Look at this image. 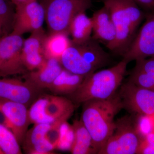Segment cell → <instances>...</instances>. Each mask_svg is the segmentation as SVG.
<instances>
[{
  "label": "cell",
  "mask_w": 154,
  "mask_h": 154,
  "mask_svg": "<svg viewBox=\"0 0 154 154\" xmlns=\"http://www.w3.org/2000/svg\"><path fill=\"white\" fill-rule=\"evenodd\" d=\"M0 154H22L20 144L11 130L0 123Z\"/></svg>",
  "instance_id": "cell-23"
},
{
  "label": "cell",
  "mask_w": 154,
  "mask_h": 154,
  "mask_svg": "<svg viewBox=\"0 0 154 154\" xmlns=\"http://www.w3.org/2000/svg\"><path fill=\"white\" fill-rule=\"evenodd\" d=\"M0 113L4 117V124L14 133L19 144H22L30 123L27 106L0 98Z\"/></svg>",
  "instance_id": "cell-10"
},
{
  "label": "cell",
  "mask_w": 154,
  "mask_h": 154,
  "mask_svg": "<svg viewBox=\"0 0 154 154\" xmlns=\"http://www.w3.org/2000/svg\"><path fill=\"white\" fill-rule=\"evenodd\" d=\"M43 5L50 33L68 32L72 20L79 13L90 9L92 0H45Z\"/></svg>",
  "instance_id": "cell-5"
},
{
  "label": "cell",
  "mask_w": 154,
  "mask_h": 154,
  "mask_svg": "<svg viewBox=\"0 0 154 154\" xmlns=\"http://www.w3.org/2000/svg\"><path fill=\"white\" fill-rule=\"evenodd\" d=\"M21 57L23 65L30 71L37 69L46 60L44 54L40 53L22 54Z\"/></svg>",
  "instance_id": "cell-27"
},
{
  "label": "cell",
  "mask_w": 154,
  "mask_h": 154,
  "mask_svg": "<svg viewBox=\"0 0 154 154\" xmlns=\"http://www.w3.org/2000/svg\"><path fill=\"white\" fill-rule=\"evenodd\" d=\"M63 69L59 60L54 59H46L40 67L30 71L27 75L26 79L40 90L49 89Z\"/></svg>",
  "instance_id": "cell-14"
},
{
  "label": "cell",
  "mask_w": 154,
  "mask_h": 154,
  "mask_svg": "<svg viewBox=\"0 0 154 154\" xmlns=\"http://www.w3.org/2000/svg\"><path fill=\"white\" fill-rule=\"evenodd\" d=\"M83 104L80 119L91 134L97 154L114 131V118L123 105L118 92L108 99L90 100Z\"/></svg>",
  "instance_id": "cell-1"
},
{
  "label": "cell",
  "mask_w": 154,
  "mask_h": 154,
  "mask_svg": "<svg viewBox=\"0 0 154 154\" xmlns=\"http://www.w3.org/2000/svg\"><path fill=\"white\" fill-rule=\"evenodd\" d=\"M74 139V133L72 125L66 122H64L60 127L59 137L55 149L67 150L70 149Z\"/></svg>",
  "instance_id": "cell-26"
},
{
  "label": "cell",
  "mask_w": 154,
  "mask_h": 154,
  "mask_svg": "<svg viewBox=\"0 0 154 154\" xmlns=\"http://www.w3.org/2000/svg\"><path fill=\"white\" fill-rule=\"evenodd\" d=\"M138 6L148 11L149 13L154 12V0H133Z\"/></svg>",
  "instance_id": "cell-30"
},
{
  "label": "cell",
  "mask_w": 154,
  "mask_h": 154,
  "mask_svg": "<svg viewBox=\"0 0 154 154\" xmlns=\"http://www.w3.org/2000/svg\"><path fill=\"white\" fill-rule=\"evenodd\" d=\"M91 19L93 23L92 38L98 42H102L110 49L116 37V30L110 12L103 6L94 12Z\"/></svg>",
  "instance_id": "cell-13"
},
{
  "label": "cell",
  "mask_w": 154,
  "mask_h": 154,
  "mask_svg": "<svg viewBox=\"0 0 154 154\" xmlns=\"http://www.w3.org/2000/svg\"><path fill=\"white\" fill-rule=\"evenodd\" d=\"M135 61L128 82L141 88L154 91V57Z\"/></svg>",
  "instance_id": "cell-15"
},
{
  "label": "cell",
  "mask_w": 154,
  "mask_h": 154,
  "mask_svg": "<svg viewBox=\"0 0 154 154\" xmlns=\"http://www.w3.org/2000/svg\"><path fill=\"white\" fill-rule=\"evenodd\" d=\"M85 77L63 68L48 89L57 95H70L76 91Z\"/></svg>",
  "instance_id": "cell-17"
},
{
  "label": "cell",
  "mask_w": 154,
  "mask_h": 154,
  "mask_svg": "<svg viewBox=\"0 0 154 154\" xmlns=\"http://www.w3.org/2000/svg\"><path fill=\"white\" fill-rule=\"evenodd\" d=\"M153 117L146 115H140L136 122V127L141 137L143 138L154 131Z\"/></svg>",
  "instance_id": "cell-28"
},
{
  "label": "cell",
  "mask_w": 154,
  "mask_h": 154,
  "mask_svg": "<svg viewBox=\"0 0 154 154\" xmlns=\"http://www.w3.org/2000/svg\"><path fill=\"white\" fill-rule=\"evenodd\" d=\"M48 96L38 98L33 102L28 110L30 123L34 125L52 124L55 120L45 113V106L48 101Z\"/></svg>",
  "instance_id": "cell-21"
},
{
  "label": "cell",
  "mask_w": 154,
  "mask_h": 154,
  "mask_svg": "<svg viewBox=\"0 0 154 154\" xmlns=\"http://www.w3.org/2000/svg\"><path fill=\"white\" fill-rule=\"evenodd\" d=\"M0 69H1V63H0Z\"/></svg>",
  "instance_id": "cell-33"
},
{
  "label": "cell",
  "mask_w": 154,
  "mask_h": 154,
  "mask_svg": "<svg viewBox=\"0 0 154 154\" xmlns=\"http://www.w3.org/2000/svg\"><path fill=\"white\" fill-rule=\"evenodd\" d=\"M4 31H3L2 26L0 24V38L3 36H4Z\"/></svg>",
  "instance_id": "cell-32"
},
{
  "label": "cell",
  "mask_w": 154,
  "mask_h": 154,
  "mask_svg": "<svg viewBox=\"0 0 154 154\" xmlns=\"http://www.w3.org/2000/svg\"><path fill=\"white\" fill-rule=\"evenodd\" d=\"M67 32L50 33L46 36L43 45V54L46 59L60 60L63 54L71 45Z\"/></svg>",
  "instance_id": "cell-16"
},
{
  "label": "cell",
  "mask_w": 154,
  "mask_h": 154,
  "mask_svg": "<svg viewBox=\"0 0 154 154\" xmlns=\"http://www.w3.org/2000/svg\"><path fill=\"white\" fill-rule=\"evenodd\" d=\"M102 1L110 12L116 30L115 41L109 50L123 56L132 43L144 14L133 0Z\"/></svg>",
  "instance_id": "cell-2"
},
{
  "label": "cell",
  "mask_w": 154,
  "mask_h": 154,
  "mask_svg": "<svg viewBox=\"0 0 154 154\" xmlns=\"http://www.w3.org/2000/svg\"><path fill=\"white\" fill-rule=\"evenodd\" d=\"M109 60L108 54L91 37L80 44L72 42L60 61L63 67L71 72L87 76L105 66Z\"/></svg>",
  "instance_id": "cell-4"
},
{
  "label": "cell",
  "mask_w": 154,
  "mask_h": 154,
  "mask_svg": "<svg viewBox=\"0 0 154 154\" xmlns=\"http://www.w3.org/2000/svg\"><path fill=\"white\" fill-rule=\"evenodd\" d=\"M142 139L132 118L124 116L116 122L114 131L97 154H137Z\"/></svg>",
  "instance_id": "cell-6"
},
{
  "label": "cell",
  "mask_w": 154,
  "mask_h": 154,
  "mask_svg": "<svg viewBox=\"0 0 154 154\" xmlns=\"http://www.w3.org/2000/svg\"><path fill=\"white\" fill-rule=\"evenodd\" d=\"M41 90L26 79L0 78V98L26 106L34 102Z\"/></svg>",
  "instance_id": "cell-12"
},
{
  "label": "cell",
  "mask_w": 154,
  "mask_h": 154,
  "mask_svg": "<svg viewBox=\"0 0 154 154\" xmlns=\"http://www.w3.org/2000/svg\"><path fill=\"white\" fill-rule=\"evenodd\" d=\"M46 36L43 28L32 32L29 37L24 39L22 54L40 53L43 54V45Z\"/></svg>",
  "instance_id": "cell-24"
},
{
  "label": "cell",
  "mask_w": 154,
  "mask_h": 154,
  "mask_svg": "<svg viewBox=\"0 0 154 154\" xmlns=\"http://www.w3.org/2000/svg\"><path fill=\"white\" fill-rule=\"evenodd\" d=\"M85 12H81L76 15L69 26L68 32L69 34L71 35V40L73 43H83L92 37V19L88 17Z\"/></svg>",
  "instance_id": "cell-19"
},
{
  "label": "cell",
  "mask_w": 154,
  "mask_h": 154,
  "mask_svg": "<svg viewBox=\"0 0 154 154\" xmlns=\"http://www.w3.org/2000/svg\"><path fill=\"white\" fill-rule=\"evenodd\" d=\"M137 154H154V132L142 138Z\"/></svg>",
  "instance_id": "cell-29"
},
{
  "label": "cell",
  "mask_w": 154,
  "mask_h": 154,
  "mask_svg": "<svg viewBox=\"0 0 154 154\" xmlns=\"http://www.w3.org/2000/svg\"></svg>",
  "instance_id": "cell-34"
},
{
  "label": "cell",
  "mask_w": 154,
  "mask_h": 154,
  "mask_svg": "<svg viewBox=\"0 0 154 154\" xmlns=\"http://www.w3.org/2000/svg\"><path fill=\"white\" fill-rule=\"evenodd\" d=\"M118 93L123 108L137 115L154 117V91L128 81L122 85Z\"/></svg>",
  "instance_id": "cell-8"
},
{
  "label": "cell",
  "mask_w": 154,
  "mask_h": 154,
  "mask_svg": "<svg viewBox=\"0 0 154 154\" xmlns=\"http://www.w3.org/2000/svg\"><path fill=\"white\" fill-rule=\"evenodd\" d=\"M122 57V60L128 63L154 57V12L148 14L145 22Z\"/></svg>",
  "instance_id": "cell-9"
},
{
  "label": "cell",
  "mask_w": 154,
  "mask_h": 154,
  "mask_svg": "<svg viewBox=\"0 0 154 154\" xmlns=\"http://www.w3.org/2000/svg\"><path fill=\"white\" fill-rule=\"evenodd\" d=\"M74 139L70 151L73 154H96L91 134L81 119L73 122Z\"/></svg>",
  "instance_id": "cell-18"
},
{
  "label": "cell",
  "mask_w": 154,
  "mask_h": 154,
  "mask_svg": "<svg viewBox=\"0 0 154 154\" xmlns=\"http://www.w3.org/2000/svg\"><path fill=\"white\" fill-rule=\"evenodd\" d=\"M45 113L54 120H68L74 112L75 105L69 99L58 96H48Z\"/></svg>",
  "instance_id": "cell-20"
},
{
  "label": "cell",
  "mask_w": 154,
  "mask_h": 154,
  "mask_svg": "<svg viewBox=\"0 0 154 154\" xmlns=\"http://www.w3.org/2000/svg\"><path fill=\"white\" fill-rule=\"evenodd\" d=\"M128 64L122 60L112 67L86 76L76 91L69 95V99L75 105L112 97L121 85Z\"/></svg>",
  "instance_id": "cell-3"
},
{
  "label": "cell",
  "mask_w": 154,
  "mask_h": 154,
  "mask_svg": "<svg viewBox=\"0 0 154 154\" xmlns=\"http://www.w3.org/2000/svg\"><path fill=\"white\" fill-rule=\"evenodd\" d=\"M45 20L43 5L37 1L16 7L14 27L12 32L22 35L42 28Z\"/></svg>",
  "instance_id": "cell-11"
},
{
  "label": "cell",
  "mask_w": 154,
  "mask_h": 154,
  "mask_svg": "<svg viewBox=\"0 0 154 154\" xmlns=\"http://www.w3.org/2000/svg\"><path fill=\"white\" fill-rule=\"evenodd\" d=\"M24 41L22 35L12 32L0 38V76L25 72L21 57Z\"/></svg>",
  "instance_id": "cell-7"
},
{
  "label": "cell",
  "mask_w": 154,
  "mask_h": 154,
  "mask_svg": "<svg viewBox=\"0 0 154 154\" xmlns=\"http://www.w3.org/2000/svg\"><path fill=\"white\" fill-rule=\"evenodd\" d=\"M13 4L16 6H19L22 5H24L30 2H33V1H37V0H11Z\"/></svg>",
  "instance_id": "cell-31"
},
{
  "label": "cell",
  "mask_w": 154,
  "mask_h": 154,
  "mask_svg": "<svg viewBox=\"0 0 154 154\" xmlns=\"http://www.w3.org/2000/svg\"><path fill=\"white\" fill-rule=\"evenodd\" d=\"M14 5L11 0H0V24L4 35L13 30L15 16Z\"/></svg>",
  "instance_id": "cell-25"
},
{
  "label": "cell",
  "mask_w": 154,
  "mask_h": 154,
  "mask_svg": "<svg viewBox=\"0 0 154 154\" xmlns=\"http://www.w3.org/2000/svg\"><path fill=\"white\" fill-rule=\"evenodd\" d=\"M50 127L49 124H36L28 130L22 143L23 148L27 153L44 140Z\"/></svg>",
  "instance_id": "cell-22"
}]
</instances>
